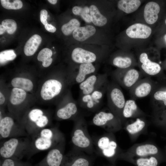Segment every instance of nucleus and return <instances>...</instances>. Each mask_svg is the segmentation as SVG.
Masks as SVG:
<instances>
[{
	"mask_svg": "<svg viewBox=\"0 0 166 166\" xmlns=\"http://www.w3.org/2000/svg\"><path fill=\"white\" fill-rule=\"evenodd\" d=\"M30 150L29 159L40 151L50 150L65 141L62 133L57 127L45 128L30 136Z\"/></svg>",
	"mask_w": 166,
	"mask_h": 166,
	"instance_id": "1",
	"label": "nucleus"
},
{
	"mask_svg": "<svg viewBox=\"0 0 166 166\" xmlns=\"http://www.w3.org/2000/svg\"><path fill=\"white\" fill-rule=\"evenodd\" d=\"M71 85L68 73L53 75L42 84L40 96L45 101L57 99H60V101L69 90L68 87Z\"/></svg>",
	"mask_w": 166,
	"mask_h": 166,
	"instance_id": "2",
	"label": "nucleus"
},
{
	"mask_svg": "<svg viewBox=\"0 0 166 166\" xmlns=\"http://www.w3.org/2000/svg\"><path fill=\"white\" fill-rule=\"evenodd\" d=\"M51 115L47 111L37 108H29L19 118L21 123L29 136L50 125Z\"/></svg>",
	"mask_w": 166,
	"mask_h": 166,
	"instance_id": "3",
	"label": "nucleus"
},
{
	"mask_svg": "<svg viewBox=\"0 0 166 166\" xmlns=\"http://www.w3.org/2000/svg\"><path fill=\"white\" fill-rule=\"evenodd\" d=\"M31 143L29 136L12 137L3 140L0 143V157L22 160L24 156L27 157Z\"/></svg>",
	"mask_w": 166,
	"mask_h": 166,
	"instance_id": "4",
	"label": "nucleus"
},
{
	"mask_svg": "<svg viewBox=\"0 0 166 166\" xmlns=\"http://www.w3.org/2000/svg\"><path fill=\"white\" fill-rule=\"evenodd\" d=\"M71 135V141L74 149L90 155L95 152L92 138L89 135L86 121L82 116L74 120Z\"/></svg>",
	"mask_w": 166,
	"mask_h": 166,
	"instance_id": "5",
	"label": "nucleus"
},
{
	"mask_svg": "<svg viewBox=\"0 0 166 166\" xmlns=\"http://www.w3.org/2000/svg\"><path fill=\"white\" fill-rule=\"evenodd\" d=\"M29 136L19 119L9 113L0 120V140L12 137Z\"/></svg>",
	"mask_w": 166,
	"mask_h": 166,
	"instance_id": "6",
	"label": "nucleus"
},
{
	"mask_svg": "<svg viewBox=\"0 0 166 166\" xmlns=\"http://www.w3.org/2000/svg\"><path fill=\"white\" fill-rule=\"evenodd\" d=\"M78 105L69 90L58 103L55 112L56 119L60 121L74 120L79 116Z\"/></svg>",
	"mask_w": 166,
	"mask_h": 166,
	"instance_id": "7",
	"label": "nucleus"
},
{
	"mask_svg": "<svg viewBox=\"0 0 166 166\" xmlns=\"http://www.w3.org/2000/svg\"><path fill=\"white\" fill-rule=\"evenodd\" d=\"M106 93L108 104L111 112L117 118L122 111L125 101L124 95L119 87L114 82L108 83Z\"/></svg>",
	"mask_w": 166,
	"mask_h": 166,
	"instance_id": "8",
	"label": "nucleus"
},
{
	"mask_svg": "<svg viewBox=\"0 0 166 166\" xmlns=\"http://www.w3.org/2000/svg\"><path fill=\"white\" fill-rule=\"evenodd\" d=\"M108 84L90 94L80 96L77 102L78 105L91 112L99 111L102 105Z\"/></svg>",
	"mask_w": 166,
	"mask_h": 166,
	"instance_id": "9",
	"label": "nucleus"
},
{
	"mask_svg": "<svg viewBox=\"0 0 166 166\" xmlns=\"http://www.w3.org/2000/svg\"><path fill=\"white\" fill-rule=\"evenodd\" d=\"M27 92L20 89L13 88L11 90L8 104L9 113L19 119L28 108L25 104Z\"/></svg>",
	"mask_w": 166,
	"mask_h": 166,
	"instance_id": "10",
	"label": "nucleus"
},
{
	"mask_svg": "<svg viewBox=\"0 0 166 166\" xmlns=\"http://www.w3.org/2000/svg\"><path fill=\"white\" fill-rule=\"evenodd\" d=\"M95 151L98 154L107 158L113 157L117 147L116 142L105 135L95 138L92 137Z\"/></svg>",
	"mask_w": 166,
	"mask_h": 166,
	"instance_id": "11",
	"label": "nucleus"
},
{
	"mask_svg": "<svg viewBox=\"0 0 166 166\" xmlns=\"http://www.w3.org/2000/svg\"><path fill=\"white\" fill-rule=\"evenodd\" d=\"M106 74H94L88 77L79 84L80 96L90 94L108 83Z\"/></svg>",
	"mask_w": 166,
	"mask_h": 166,
	"instance_id": "12",
	"label": "nucleus"
},
{
	"mask_svg": "<svg viewBox=\"0 0 166 166\" xmlns=\"http://www.w3.org/2000/svg\"><path fill=\"white\" fill-rule=\"evenodd\" d=\"M65 141L50 149L46 156L33 166H62L65 159Z\"/></svg>",
	"mask_w": 166,
	"mask_h": 166,
	"instance_id": "13",
	"label": "nucleus"
},
{
	"mask_svg": "<svg viewBox=\"0 0 166 166\" xmlns=\"http://www.w3.org/2000/svg\"><path fill=\"white\" fill-rule=\"evenodd\" d=\"M87 155L73 149L65 155L62 166H93V159Z\"/></svg>",
	"mask_w": 166,
	"mask_h": 166,
	"instance_id": "14",
	"label": "nucleus"
},
{
	"mask_svg": "<svg viewBox=\"0 0 166 166\" xmlns=\"http://www.w3.org/2000/svg\"><path fill=\"white\" fill-rule=\"evenodd\" d=\"M79 64L77 69H74L68 73L71 85L80 84L88 77L95 74L96 71V68L92 63Z\"/></svg>",
	"mask_w": 166,
	"mask_h": 166,
	"instance_id": "15",
	"label": "nucleus"
},
{
	"mask_svg": "<svg viewBox=\"0 0 166 166\" xmlns=\"http://www.w3.org/2000/svg\"><path fill=\"white\" fill-rule=\"evenodd\" d=\"M117 118L111 112L105 110H99L95 114L92 120L94 125L108 130L114 128L118 121Z\"/></svg>",
	"mask_w": 166,
	"mask_h": 166,
	"instance_id": "16",
	"label": "nucleus"
},
{
	"mask_svg": "<svg viewBox=\"0 0 166 166\" xmlns=\"http://www.w3.org/2000/svg\"><path fill=\"white\" fill-rule=\"evenodd\" d=\"M116 81L120 85L126 88L132 87L138 80L140 74L134 69H131L125 72L117 71L113 75Z\"/></svg>",
	"mask_w": 166,
	"mask_h": 166,
	"instance_id": "17",
	"label": "nucleus"
},
{
	"mask_svg": "<svg viewBox=\"0 0 166 166\" xmlns=\"http://www.w3.org/2000/svg\"><path fill=\"white\" fill-rule=\"evenodd\" d=\"M71 58L75 63H92L97 59V56L94 53L81 48H76L73 50Z\"/></svg>",
	"mask_w": 166,
	"mask_h": 166,
	"instance_id": "18",
	"label": "nucleus"
},
{
	"mask_svg": "<svg viewBox=\"0 0 166 166\" xmlns=\"http://www.w3.org/2000/svg\"><path fill=\"white\" fill-rule=\"evenodd\" d=\"M151 33L152 29L150 27L140 23L130 26L126 31L128 37L134 38H147L150 36Z\"/></svg>",
	"mask_w": 166,
	"mask_h": 166,
	"instance_id": "19",
	"label": "nucleus"
},
{
	"mask_svg": "<svg viewBox=\"0 0 166 166\" xmlns=\"http://www.w3.org/2000/svg\"><path fill=\"white\" fill-rule=\"evenodd\" d=\"M160 7L157 3L150 2L145 5L144 10V17L146 22L152 24L155 23L158 18Z\"/></svg>",
	"mask_w": 166,
	"mask_h": 166,
	"instance_id": "20",
	"label": "nucleus"
},
{
	"mask_svg": "<svg viewBox=\"0 0 166 166\" xmlns=\"http://www.w3.org/2000/svg\"><path fill=\"white\" fill-rule=\"evenodd\" d=\"M96 31L94 26L88 25L78 28L73 32V35L76 40L82 42L93 35Z\"/></svg>",
	"mask_w": 166,
	"mask_h": 166,
	"instance_id": "21",
	"label": "nucleus"
},
{
	"mask_svg": "<svg viewBox=\"0 0 166 166\" xmlns=\"http://www.w3.org/2000/svg\"><path fill=\"white\" fill-rule=\"evenodd\" d=\"M42 41L39 35L35 34L31 36L27 41L25 45L24 51L27 56L33 55L36 52Z\"/></svg>",
	"mask_w": 166,
	"mask_h": 166,
	"instance_id": "22",
	"label": "nucleus"
},
{
	"mask_svg": "<svg viewBox=\"0 0 166 166\" xmlns=\"http://www.w3.org/2000/svg\"><path fill=\"white\" fill-rule=\"evenodd\" d=\"M10 83L13 88L20 89L27 92H31L34 87V85L31 80L26 77H15L11 80Z\"/></svg>",
	"mask_w": 166,
	"mask_h": 166,
	"instance_id": "23",
	"label": "nucleus"
},
{
	"mask_svg": "<svg viewBox=\"0 0 166 166\" xmlns=\"http://www.w3.org/2000/svg\"><path fill=\"white\" fill-rule=\"evenodd\" d=\"M89 9L91 21L95 25L101 27L106 24L107 22V18L101 13L96 6L91 5Z\"/></svg>",
	"mask_w": 166,
	"mask_h": 166,
	"instance_id": "24",
	"label": "nucleus"
},
{
	"mask_svg": "<svg viewBox=\"0 0 166 166\" xmlns=\"http://www.w3.org/2000/svg\"><path fill=\"white\" fill-rule=\"evenodd\" d=\"M141 4L139 0H121L117 4L118 8L127 14L132 13L136 10Z\"/></svg>",
	"mask_w": 166,
	"mask_h": 166,
	"instance_id": "25",
	"label": "nucleus"
},
{
	"mask_svg": "<svg viewBox=\"0 0 166 166\" xmlns=\"http://www.w3.org/2000/svg\"><path fill=\"white\" fill-rule=\"evenodd\" d=\"M152 89L151 84L147 81H143L138 84L134 89V95L137 97L142 98L148 95Z\"/></svg>",
	"mask_w": 166,
	"mask_h": 166,
	"instance_id": "26",
	"label": "nucleus"
},
{
	"mask_svg": "<svg viewBox=\"0 0 166 166\" xmlns=\"http://www.w3.org/2000/svg\"><path fill=\"white\" fill-rule=\"evenodd\" d=\"M53 55L52 50L48 48H45L41 50L39 53L37 59L42 62V65L44 67H49L51 64L53 59L51 58Z\"/></svg>",
	"mask_w": 166,
	"mask_h": 166,
	"instance_id": "27",
	"label": "nucleus"
},
{
	"mask_svg": "<svg viewBox=\"0 0 166 166\" xmlns=\"http://www.w3.org/2000/svg\"><path fill=\"white\" fill-rule=\"evenodd\" d=\"M158 149L155 145L149 144L140 145L136 149V155L144 157L157 153Z\"/></svg>",
	"mask_w": 166,
	"mask_h": 166,
	"instance_id": "28",
	"label": "nucleus"
},
{
	"mask_svg": "<svg viewBox=\"0 0 166 166\" xmlns=\"http://www.w3.org/2000/svg\"><path fill=\"white\" fill-rule=\"evenodd\" d=\"M137 109V106L135 101L128 100L125 103L122 111L123 116L126 118L131 117Z\"/></svg>",
	"mask_w": 166,
	"mask_h": 166,
	"instance_id": "29",
	"label": "nucleus"
},
{
	"mask_svg": "<svg viewBox=\"0 0 166 166\" xmlns=\"http://www.w3.org/2000/svg\"><path fill=\"white\" fill-rule=\"evenodd\" d=\"M79 21L76 18L71 19L68 23L64 24L61 27V30L65 35H69L77 28L80 27Z\"/></svg>",
	"mask_w": 166,
	"mask_h": 166,
	"instance_id": "30",
	"label": "nucleus"
},
{
	"mask_svg": "<svg viewBox=\"0 0 166 166\" xmlns=\"http://www.w3.org/2000/svg\"><path fill=\"white\" fill-rule=\"evenodd\" d=\"M141 68L146 73L150 75H155L159 73L161 67L158 63L151 61L145 64H142Z\"/></svg>",
	"mask_w": 166,
	"mask_h": 166,
	"instance_id": "31",
	"label": "nucleus"
},
{
	"mask_svg": "<svg viewBox=\"0 0 166 166\" xmlns=\"http://www.w3.org/2000/svg\"><path fill=\"white\" fill-rule=\"evenodd\" d=\"M132 63L131 59L127 57L118 56L114 57L113 60V64L121 69H124L129 67Z\"/></svg>",
	"mask_w": 166,
	"mask_h": 166,
	"instance_id": "32",
	"label": "nucleus"
},
{
	"mask_svg": "<svg viewBox=\"0 0 166 166\" xmlns=\"http://www.w3.org/2000/svg\"><path fill=\"white\" fill-rule=\"evenodd\" d=\"M145 126V123L144 121L137 118L135 121L128 125L126 129L129 133L134 134L141 131Z\"/></svg>",
	"mask_w": 166,
	"mask_h": 166,
	"instance_id": "33",
	"label": "nucleus"
},
{
	"mask_svg": "<svg viewBox=\"0 0 166 166\" xmlns=\"http://www.w3.org/2000/svg\"><path fill=\"white\" fill-rule=\"evenodd\" d=\"M0 166H33L29 162L11 159H1Z\"/></svg>",
	"mask_w": 166,
	"mask_h": 166,
	"instance_id": "34",
	"label": "nucleus"
},
{
	"mask_svg": "<svg viewBox=\"0 0 166 166\" xmlns=\"http://www.w3.org/2000/svg\"><path fill=\"white\" fill-rule=\"evenodd\" d=\"M2 6L8 10H18L21 9L23 6L22 2L20 0H1Z\"/></svg>",
	"mask_w": 166,
	"mask_h": 166,
	"instance_id": "35",
	"label": "nucleus"
},
{
	"mask_svg": "<svg viewBox=\"0 0 166 166\" xmlns=\"http://www.w3.org/2000/svg\"><path fill=\"white\" fill-rule=\"evenodd\" d=\"M16 57V55L14 50H5L0 53L1 64H4L8 61L14 60Z\"/></svg>",
	"mask_w": 166,
	"mask_h": 166,
	"instance_id": "36",
	"label": "nucleus"
},
{
	"mask_svg": "<svg viewBox=\"0 0 166 166\" xmlns=\"http://www.w3.org/2000/svg\"><path fill=\"white\" fill-rule=\"evenodd\" d=\"M136 163L138 166H157L158 164L157 159L153 156L140 158L137 160Z\"/></svg>",
	"mask_w": 166,
	"mask_h": 166,
	"instance_id": "37",
	"label": "nucleus"
},
{
	"mask_svg": "<svg viewBox=\"0 0 166 166\" xmlns=\"http://www.w3.org/2000/svg\"><path fill=\"white\" fill-rule=\"evenodd\" d=\"M1 24L5 28L7 33L9 34H13L16 30L17 23L14 20L5 19L2 22Z\"/></svg>",
	"mask_w": 166,
	"mask_h": 166,
	"instance_id": "38",
	"label": "nucleus"
},
{
	"mask_svg": "<svg viewBox=\"0 0 166 166\" xmlns=\"http://www.w3.org/2000/svg\"><path fill=\"white\" fill-rule=\"evenodd\" d=\"M72 10L73 13L77 15L81 16L84 13L89 14V9L87 6L82 8L79 6H75L73 7Z\"/></svg>",
	"mask_w": 166,
	"mask_h": 166,
	"instance_id": "39",
	"label": "nucleus"
},
{
	"mask_svg": "<svg viewBox=\"0 0 166 166\" xmlns=\"http://www.w3.org/2000/svg\"><path fill=\"white\" fill-rule=\"evenodd\" d=\"M154 97L156 100L163 101L164 105H166V91H156L154 94Z\"/></svg>",
	"mask_w": 166,
	"mask_h": 166,
	"instance_id": "40",
	"label": "nucleus"
},
{
	"mask_svg": "<svg viewBox=\"0 0 166 166\" xmlns=\"http://www.w3.org/2000/svg\"><path fill=\"white\" fill-rule=\"evenodd\" d=\"M47 11L45 9L42 10L40 12V19L41 22L45 26L48 23L47 21Z\"/></svg>",
	"mask_w": 166,
	"mask_h": 166,
	"instance_id": "41",
	"label": "nucleus"
},
{
	"mask_svg": "<svg viewBox=\"0 0 166 166\" xmlns=\"http://www.w3.org/2000/svg\"><path fill=\"white\" fill-rule=\"evenodd\" d=\"M139 59L142 64L147 63L151 61L148 58L147 53H142L140 55Z\"/></svg>",
	"mask_w": 166,
	"mask_h": 166,
	"instance_id": "42",
	"label": "nucleus"
},
{
	"mask_svg": "<svg viewBox=\"0 0 166 166\" xmlns=\"http://www.w3.org/2000/svg\"><path fill=\"white\" fill-rule=\"evenodd\" d=\"M45 27L48 31L51 33H54L56 30V27L51 24L47 23L45 26Z\"/></svg>",
	"mask_w": 166,
	"mask_h": 166,
	"instance_id": "43",
	"label": "nucleus"
},
{
	"mask_svg": "<svg viewBox=\"0 0 166 166\" xmlns=\"http://www.w3.org/2000/svg\"><path fill=\"white\" fill-rule=\"evenodd\" d=\"M81 16L83 19L86 22L89 23L91 22V20L90 14L87 13H84Z\"/></svg>",
	"mask_w": 166,
	"mask_h": 166,
	"instance_id": "44",
	"label": "nucleus"
},
{
	"mask_svg": "<svg viewBox=\"0 0 166 166\" xmlns=\"http://www.w3.org/2000/svg\"><path fill=\"white\" fill-rule=\"evenodd\" d=\"M6 102V98L2 92H0V107L3 106Z\"/></svg>",
	"mask_w": 166,
	"mask_h": 166,
	"instance_id": "45",
	"label": "nucleus"
},
{
	"mask_svg": "<svg viewBox=\"0 0 166 166\" xmlns=\"http://www.w3.org/2000/svg\"><path fill=\"white\" fill-rule=\"evenodd\" d=\"M6 31L5 28L2 24L0 25V34H3Z\"/></svg>",
	"mask_w": 166,
	"mask_h": 166,
	"instance_id": "46",
	"label": "nucleus"
},
{
	"mask_svg": "<svg viewBox=\"0 0 166 166\" xmlns=\"http://www.w3.org/2000/svg\"><path fill=\"white\" fill-rule=\"evenodd\" d=\"M48 1L52 4H55L57 2V0H48Z\"/></svg>",
	"mask_w": 166,
	"mask_h": 166,
	"instance_id": "47",
	"label": "nucleus"
},
{
	"mask_svg": "<svg viewBox=\"0 0 166 166\" xmlns=\"http://www.w3.org/2000/svg\"><path fill=\"white\" fill-rule=\"evenodd\" d=\"M164 39L166 42V34H165L164 36Z\"/></svg>",
	"mask_w": 166,
	"mask_h": 166,
	"instance_id": "48",
	"label": "nucleus"
},
{
	"mask_svg": "<svg viewBox=\"0 0 166 166\" xmlns=\"http://www.w3.org/2000/svg\"><path fill=\"white\" fill-rule=\"evenodd\" d=\"M165 23L166 24V19H165Z\"/></svg>",
	"mask_w": 166,
	"mask_h": 166,
	"instance_id": "49",
	"label": "nucleus"
}]
</instances>
